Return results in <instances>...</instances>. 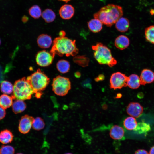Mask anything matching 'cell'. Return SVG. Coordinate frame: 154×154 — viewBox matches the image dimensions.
<instances>
[{
    "instance_id": "19",
    "label": "cell",
    "mask_w": 154,
    "mask_h": 154,
    "mask_svg": "<svg viewBox=\"0 0 154 154\" xmlns=\"http://www.w3.org/2000/svg\"><path fill=\"white\" fill-rule=\"evenodd\" d=\"M13 137L12 132L8 129H4L0 132V142L3 144L11 143Z\"/></svg>"
},
{
    "instance_id": "18",
    "label": "cell",
    "mask_w": 154,
    "mask_h": 154,
    "mask_svg": "<svg viewBox=\"0 0 154 154\" xmlns=\"http://www.w3.org/2000/svg\"><path fill=\"white\" fill-rule=\"evenodd\" d=\"M151 130V128L150 124L143 121H142L137 123L136 128L133 131L136 134H143L145 136Z\"/></svg>"
},
{
    "instance_id": "23",
    "label": "cell",
    "mask_w": 154,
    "mask_h": 154,
    "mask_svg": "<svg viewBox=\"0 0 154 154\" xmlns=\"http://www.w3.org/2000/svg\"><path fill=\"white\" fill-rule=\"evenodd\" d=\"M123 124L125 128L127 130H134L136 128L137 123L135 117H129L124 119Z\"/></svg>"
},
{
    "instance_id": "3",
    "label": "cell",
    "mask_w": 154,
    "mask_h": 154,
    "mask_svg": "<svg viewBox=\"0 0 154 154\" xmlns=\"http://www.w3.org/2000/svg\"><path fill=\"white\" fill-rule=\"evenodd\" d=\"M33 90L35 97L40 98L42 92L48 84L50 79L40 69L26 78Z\"/></svg>"
},
{
    "instance_id": "41",
    "label": "cell",
    "mask_w": 154,
    "mask_h": 154,
    "mask_svg": "<svg viewBox=\"0 0 154 154\" xmlns=\"http://www.w3.org/2000/svg\"><path fill=\"white\" fill-rule=\"evenodd\" d=\"M60 1H62L64 2H65L66 3L68 2L69 1H70L71 0H59Z\"/></svg>"
},
{
    "instance_id": "17",
    "label": "cell",
    "mask_w": 154,
    "mask_h": 154,
    "mask_svg": "<svg viewBox=\"0 0 154 154\" xmlns=\"http://www.w3.org/2000/svg\"><path fill=\"white\" fill-rule=\"evenodd\" d=\"M127 86L132 89L138 88L141 85L140 77L136 74H132L128 77Z\"/></svg>"
},
{
    "instance_id": "40",
    "label": "cell",
    "mask_w": 154,
    "mask_h": 154,
    "mask_svg": "<svg viewBox=\"0 0 154 154\" xmlns=\"http://www.w3.org/2000/svg\"><path fill=\"white\" fill-rule=\"evenodd\" d=\"M122 96V95L121 94H117L116 96L117 98H120Z\"/></svg>"
},
{
    "instance_id": "7",
    "label": "cell",
    "mask_w": 154,
    "mask_h": 154,
    "mask_svg": "<svg viewBox=\"0 0 154 154\" xmlns=\"http://www.w3.org/2000/svg\"><path fill=\"white\" fill-rule=\"evenodd\" d=\"M128 77L125 74L120 72L113 73L110 80V87L114 90L120 89L127 86V82Z\"/></svg>"
},
{
    "instance_id": "2",
    "label": "cell",
    "mask_w": 154,
    "mask_h": 154,
    "mask_svg": "<svg viewBox=\"0 0 154 154\" xmlns=\"http://www.w3.org/2000/svg\"><path fill=\"white\" fill-rule=\"evenodd\" d=\"M75 40H72L65 36H60L53 41L52 46L50 52L55 56L65 55L66 56H76L79 51L75 43Z\"/></svg>"
},
{
    "instance_id": "29",
    "label": "cell",
    "mask_w": 154,
    "mask_h": 154,
    "mask_svg": "<svg viewBox=\"0 0 154 154\" xmlns=\"http://www.w3.org/2000/svg\"><path fill=\"white\" fill-rule=\"evenodd\" d=\"M29 13L30 16L35 19L39 18L42 14L40 8L37 5H33L30 8Z\"/></svg>"
},
{
    "instance_id": "21",
    "label": "cell",
    "mask_w": 154,
    "mask_h": 154,
    "mask_svg": "<svg viewBox=\"0 0 154 154\" xmlns=\"http://www.w3.org/2000/svg\"><path fill=\"white\" fill-rule=\"evenodd\" d=\"M26 108V105L23 100L16 99L13 102L12 109L15 114L21 113L24 111Z\"/></svg>"
},
{
    "instance_id": "10",
    "label": "cell",
    "mask_w": 154,
    "mask_h": 154,
    "mask_svg": "<svg viewBox=\"0 0 154 154\" xmlns=\"http://www.w3.org/2000/svg\"><path fill=\"white\" fill-rule=\"evenodd\" d=\"M143 108L141 104L136 102H132L129 104L126 108L127 113L135 118L139 117L143 112Z\"/></svg>"
},
{
    "instance_id": "5",
    "label": "cell",
    "mask_w": 154,
    "mask_h": 154,
    "mask_svg": "<svg viewBox=\"0 0 154 154\" xmlns=\"http://www.w3.org/2000/svg\"><path fill=\"white\" fill-rule=\"evenodd\" d=\"M33 94L32 87L26 78L24 77L15 82L11 96L13 99L24 100L31 98Z\"/></svg>"
},
{
    "instance_id": "22",
    "label": "cell",
    "mask_w": 154,
    "mask_h": 154,
    "mask_svg": "<svg viewBox=\"0 0 154 154\" xmlns=\"http://www.w3.org/2000/svg\"><path fill=\"white\" fill-rule=\"evenodd\" d=\"M12 97L7 94H3L0 96V106L4 109H7L12 106L13 103Z\"/></svg>"
},
{
    "instance_id": "32",
    "label": "cell",
    "mask_w": 154,
    "mask_h": 154,
    "mask_svg": "<svg viewBox=\"0 0 154 154\" xmlns=\"http://www.w3.org/2000/svg\"><path fill=\"white\" fill-rule=\"evenodd\" d=\"M6 111L5 109L0 106V120L3 119L5 116Z\"/></svg>"
},
{
    "instance_id": "24",
    "label": "cell",
    "mask_w": 154,
    "mask_h": 154,
    "mask_svg": "<svg viewBox=\"0 0 154 154\" xmlns=\"http://www.w3.org/2000/svg\"><path fill=\"white\" fill-rule=\"evenodd\" d=\"M0 88L1 92L5 94H9L13 91V86L11 82L7 80H3L1 82Z\"/></svg>"
},
{
    "instance_id": "26",
    "label": "cell",
    "mask_w": 154,
    "mask_h": 154,
    "mask_svg": "<svg viewBox=\"0 0 154 154\" xmlns=\"http://www.w3.org/2000/svg\"><path fill=\"white\" fill-rule=\"evenodd\" d=\"M145 35L147 41L154 44V25H151L145 28Z\"/></svg>"
},
{
    "instance_id": "9",
    "label": "cell",
    "mask_w": 154,
    "mask_h": 154,
    "mask_svg": "<svg viewBox=\"0 0 154 154\" xmlns=\"http://www.w3.org/2000/svg\"><path fill=\"white\" fill-rule=\"evenodd\" d=\"M34 118L28 115L22 116L20 119L18 126L19 131L23 134L27 133L32 127Z\"/></svg>"
},
{
    "instance_id": "27",
    "label": "cell",
    "mask_w": 154,
    "mask_h": 154,
    "mask_svg": "<svg viewBox=\"0 0 154 154\" xmlns=\"http://www.w3.org/2000/svg\"><path fill=\"white\" fill-rule=\"evenodd\" d=\"M42 15L45 22L48 23L53 22L56 18L55 13L52 10L49 9L44 10L42 13Z\"/></svg>"
},
{
    "instance_id": "4",
    "label": "cell",
    "mask_w": 154,
    "mask_h": 154,
    "mask_svg": "<svg viewBox=\"0 0 154 154\" xmlns=\"http://www.w3.org/2000/svg\"><path fill=\"white\" fill-rule=\"evenodd\" d=\"M92 48L94 57L100 64L112 67L117 64V61L112 56L110 50L102 43H97Z\"/></svg>"
},
{
    "instance_id": "14",
    "label": "cell",
    "mask_w": 154,
    "mask_h": 154,
    "mask_svg": "<svg viewBox=\"0 0 154 154\" xmlns=\"http://www.w3.org/2000/svg\"><path fill=\"white\" fill-rule=\"evenodd\" d=\"M114 44L117 48L122 50L125 49L129 46L130 44V40L127 36L121 35L116 38Z\"/></svg>"
},
{
    "instance_id": "28",
    "label": "cell",
    "mask_w": 154,
    "mask_h": 154,
    "mask_svg": "<svg viewBox=\"0 0 154 154\" xmlns=\"http://www.w3.org/2000/svg\"><path fill=\"white\" fill-rule=\"evenodd\" d=\"M74 62L82 67L88 66L90 62L89 58L85 55H78L73 58Z\"/></svg>"
},
{
    "instance_id": "6",
    "label": "cell",
    "mask_w": 154,
    "mask_h": 154,
    "mask_svg": "<svg viewBox=\"0 0 154 154\" xmlns=\"http://www.w3.org/2000/svg\"><path fill=\"white\" fill-rule=\"evenodd\" d=\"M52 86V90L55 94L64 96L66 95L71 89V84L68 78L58 76L54 78Z\"/></svg>"
},
{
    "instance_id": "1",
    "label": "cell",
    "mask_w": 154,
    "mask_h": 154,
    "mask_svg": "<svg viewBox=\"0 0 154 154\" xmlns=\"http://www.w3.org/2000/svg\"><path fill=\"white\" fill-rule=\"evenodd\" d=\"M123 14V11L121 6L109 4L102 7L93 16L94 18L99 19L107 26L111 27Z\"/></svg>"
},
{
    "instance_id": "38",
    "label": "cell",
    "mask_w": 154,
    "mask_h": 154,
    "mask_svg": "<svg viewBox=\"0 0 154 154\" xmlns=\"http://www.w3.org/2000/svg\"><path fill=\"white\" fill-rule=\"evenodd\" d=\"M75 75L76 77L79 78L81 74L79 72H77L75 73Z\"/></svg>"
},
{
    "instance_id": "12",
    "label": "cell",
    "mask_w": 154,
    "mask_h": 154,
    "mask_svg": "<svg viewBox=\"0 0 154 154\" xmlns=\"http://www.w3.org/2000/svg\"><path fill=\"white\" fill-rule=\"evenodd\" d=\"M140 78L141 85L152 83L154 82V72L150 69H144L141 72Z\"/></svg>"
},
{
    "instance_id": "36",
    "label": "cell",
    "mask_w": 154,
    "mask_h": 154,
    "mask_svg": "<svg viewBox=\"0 0 154 154\" xmlns=\"http://www.w3.org/2000/svg\"><path fill=\"white\" fill-rule=\"evenodd\" d=\"M149 153V154H154V146L151 148Z\"/></svg>"
},
{
    "instance_id": "34",
    "label": "cell",
    "mask_w": 154,
    "mask_h": 154,
    "mask_svg": "<svg viewBox=\"0 0 154 154\" xmlns=\"http://www.w3.org/2000/svg\"><path fill=\"white\" fill-rule=\"evenodd\" d=\"M104 76L103 74H100L95 78V80L96 81L98 82L104 80Z\"/></svg>"
},
{
    "instance_id": "44",
    "label": "cell",
    "mask_w": 154,
    "mask_h": 154,
    "mask_svg": "<svg viewBox=\"0 0 154 154\" xmlns=\"http://www.w3.org/2000/svg\"><path fill=\"white\" fill-rule=\"evenodd\" d=\"M1 44V40L0 39V45Z\"/></svg>"
},
{
    "instance_id": "42",
    "label": "cell",
    "mask_w": 154,
    "mask_h": 154,
    "mask_svg": "<svg viewBox=\"0 0 154 154\" xmlns=\"http://www.w3.org/2000/svg\"><path fill=\"white\" fill-rule=\"evenodd\" d=\"M64 154H73L71 153H64Z\"/></svg>"
},
{
    "instance_id": "35",
    "label": "cell",
    "mask_w": 154,
    "mask_h": 154,
    "mask_svg": "<svg viewBox=\"0 0 154 154\" xmlns=\"http://www.w3.org/2000/svg\"><path fill=\"white\" fill-rule=\"evenodd\" d=\"M134 154H149L148 152L144 149H138L136 151Z\"/></svg>"
},
{
    "instance_id": "39",
    "label": "cell",
    "mask_w": 154,
    "mask_h": 154,
    "mask_svg": "<svg viewBox=\"0 0 154 154\" xmlns=\"http://www.w3.org/2000/svg\"><path fill=\"white\" fill-rule=\"evenodd\" d=\"M150 13L151 15H154V9H151L150 11Z\"/></svg>"
},
{
    "instance_id": "33",
    "label": "cell",
    "mask_w": 154,
    "mask_h": 154,
    "mask_svg": "<svg viewBox=\"0 0 154 154\" xmlns=\"http://www.w3.org/2000/svg\"><path fill=\"white\" fill-rule=\"evenodd\" d=\"M4 76L3 70L1 66L0 65V84L1 82L3 81Z\"/></svg>"
},
{
    "instance_id": "13",
    "label": "cell",
    "mask_w": 154,
    "mask_h": 154,
    "mask_svg": "<svg viewBox=\"0 0 154 154\" xmlns=\"http://www.w3.org/2000/svg\"><path fill=\"white\" fill-rule=\"evenodd\" d=\"M75 12L74 9L72 5L65 4L60 8L59 13L60 17L64 19H69L73 16Z\"/></svg>"
},
{
    "instance_id": "37",
    "label": "cell",
    "mask_w": 154,
    "mask_h": 154,
    "mask_svg": "<svg viewBox=\"0 0 154 154\" xmlns=\"http://www.w3.org/2000/svg\"><path fill=\"white\" fill-rule=\"evenodd\" d=\"M28 20V18L27 16H24L22 18V20L23 22H26Z\"/></svg>"
},
{
    "instance_id": "30",
    "label": "cell",
    "mask_w": 154,
    "mask_h": 154,
    "mask_svg": "<svg viewBox=\"0 0 154 154\" xmlns=\"http://www.w3.org/2000/svg\"><path fill=\"white\" fill-rule=\"evenodd\" d=\"M45 126V123L41 117H38L34 119L32 127L35 130L39 131L43 129Z\"/></svg>"
},
{
    "instance_id": "43",
    "label": "cell",
    "mask_w": 154,
    "mask_h": 154,
    "mask_svg": "<svg viewBox=\"0 0 154 154\" xmlns=\"http://www.w3.org/2000/svg\"><path fill=\"white\" fill-rule=\"evenodd\" d=\"M16 154H23L21 153H16Z\"/></svg>"
},
{
    "instance_id": "8",
    "label": "cell",
    "mask_w": 154,
    "mask_h": 154,
    "mask_svg": "<svg viewBox=\"0 0 154 154\" xmlns=\"http://www.w3.org/2000/svg\"><path fill=\"white\" fill-rule=\"evenodd\" d=\"M54 56L50 52L43 50L38 52L36 56L37 64L42 67L47 66L51 64L53 61Z\"/></svg>"
},
{
    "instance_id": "11",
    "label": "cell",
    "mask_w": 154,
    "mask_h": 154,
    "mask_svg": "<svg viewBox=\"0 0 154 154\" xmlns=\"http://www.w3.org/2000/svg\"><path fill=\"white\" fill-rule=\"evenodd\" d=\"M110 137L116 140H122L125 139V131L124 129L118 125L112 126L110 130Z\"/></svg>"
},
{
    "instance_id": "25",
    "label": "cell",
    "mask_w": 154,
    "mask_h": 154,
    "mask_svg": "<svg viewBox=\"0 0 154 154\" xmlns=\"http://www.w3.org/2000/svg\"><path fill=\"white\" fill-rule=\"evenodd\" d=\"M58 70L62 73H65L69 71L70 64L68 61L64 60H59L56 64Z\"/></svg>"
},
{
    "instance_id": "16",
    "label": "cell",
    "mask_w": 154,
    "mask_h": 154,
    "mask_svg": "<svg viewBox=\"0 0 154 154\" xmlns=\"http://www.w3.org/2000/svg\"><path fill=\"white\" fill-rule=\"evenodd\" d=\"M130 26L129 20L125 17H121L116 23L117 29L121 32H125L128 30Z\"/></svg>"
},
{
    "instance_id": "20",
    "label": "cell",
    "mask_w": 154,
    "mask_h": 154,
    "mask_svg": "<svg viewBox=\"0 0 154 154\" xmlns=\"http://www.w3.org/2000/svg\"><path fill=\"white\" fill-rule=\"evenodd\" d=\"M102 23L99 19L94 18L88 22L89 30L92 32L96 33L100 31L102 28Z\"/></svg>"
},
{
    "instance_id": "15",
    "label": "cell",
    "mask_w": 154,
    "mask_h": 154,
    "mask_svg": "<svg viewBox=\"0 0 154 154\" xmlns=\"http://www.w3.org/2000/svg\"><path fill=\"white\" fill-rule=\"evenodd\" d=\"M37 42L38 46L42 48H47L51 46L52 40L50 36L45 34L40 35L38 37Z\"/></svg>"
},
{
    "instance_id": "31",
    "label": "cell",
    "mask_w": 154,
    "mask_h": 154,
    "mask_svg": "<svg viewBox=\"0 0 154 154\" xmlns=\"http://www.w3.org/2000/svg\"><path fill=\"white\" fill-rule=\"evenodd\" d=\"M14 148L11 145H2L0 148V154H14Z\"/></svg>"
}]
</instances>
